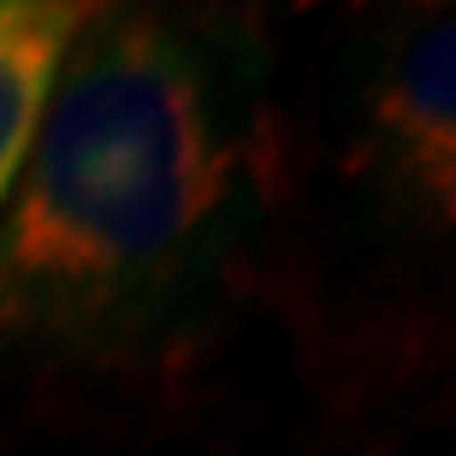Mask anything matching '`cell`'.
I'll list each match as a JSON object with an SVG mask.
<instances>
[{"label":"cell","mask_w":456,"mask_h":456,"mask_svg":"<svg viewBox=\"0 0 456 456\" xmlns=\"http://www.w3.org/2000/svg\"><path fill=\"white\" fill-rule=\"evenodd\" d=\"M261 160L243 30L89 12L0 202V344L125 338L196 279Z\"/></svg>","instance_id":"cell-1"},{"label":"cell","mask_w":456,"mask_h":456,"mask_svg":"<svg viewBox=\"0 0 456 456\" xmlns=\"http://www.w3.org/2000/svg\"><path fill=\"white\" fill-rule=\"evenodd\" d=\"M368 131L379 142L391 184L433 220L456 208V30L451 18H427L409 30L373 77Z\"/></svg>","instance_id":"cell-2"},{"label":"cell","mask_w":456,"mask_h":456,"mask_svg":"<svg viewBox=\"0 0 456 456\" xmlns=\"http://www.w3.org/2000/svg\"><path fill=\"white\" fill-rule=\"evenodd\" d=\"M89 12L95 6H66V0H0V202L24 167L60 60Z\"/></svg>","instance_id":"cell-3"}]
</instances>
